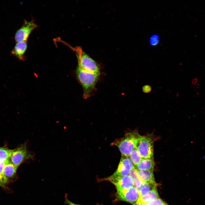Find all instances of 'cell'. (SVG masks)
<instances>
[{"label": "cell", "mask_w": 205, "mask_h": 205, "mask_svg": "<svg viewBox=\"0 0 205 205\" xmlns=\"http://www.w3.org/2000/svg\"><path fill=\"white\" fill-rule=\"evenodd\" d=\"M136 171L139 178L144 183H155L153 171L148 170H136Z\"/></svg>", "instance_id": "12"}, {"label": "cell", "mask_w": 205, "mask_h": 205, "mask_svg": "<svg viewBox=\"0 0 205 205\" xmlns=\"http://www.w3.org/2000/svg\"></svg>", "instance_id": "26"}, {"label": "cell", "mask_w": 205, "mask_h": 205, "mask_svg": "<svg viewBox=\"0 0 205 205\" xmlns=\"http://www.w3.org/2000/svg\"><path fill=\"white\" fill-rule=\"evenodd\" d=\"M159 198V195L157 192V188H155L147 194L140 197L137 204L146 203Z\"/></svg>", "instance_id": "15"}, {"label": "cell", "mask_w": 205, "mask_h": 205, "mask_svg": "<svg viewBox=\"0 0 205 205\" xmlns=\"http://www.w3.org/2000/svg\"><path fill=\"white\" fill-rule=\"evenodd\" d=\"M137 205H167L159 198L151 201L145 203H138Z\"/></svg>", "instance_id": "18"}, {"label": "cell", "mask_w": 205, "mask_h": 205, "mask_svg": "<svg viewBox=\"0 0 205 205\" xmlns=\"http://www.w3.org/2000/svg\"><path fill=\"white\" fill-rule=\"evenodd\" d=\"M32 158V155L28 151L24 144L13 149L9 160L12 164L18 167L26 160Z\"/></svg>", "instance_id": "5"}, {"label": "cell", "mask_w": 205, "mask_h": 205, "mask_svg": "<svg viewBox=\"0 0 205 205\" xmlns=\"http://www.w3.org/2000/svg\"><path fill=\"white\" fill-rule=\"evenodd\" d=\"M129 175L132 178L134 181L139 178L136 170L135 168L130 171Z\"/></svg>", "instance_id": "20"}, {"label": "cell", "mask_w": 205, "mask_h": 205, "mask_svg": "<svg viewBox=\"0 0 205 205\" xmlns=\"http://www.w3.org/2000/svg\"><path fill=\"white\" fill-rule=\"evenodd\" d=\"M76 74L83 89V97L87 99L91 95L95 89L100 74L84 70L77 66Z\"/></svg>", "instance_id": "2"}, {"label": "cell", "mask_w": 205, "mask_h": 205, "mask_svg": "<svg viewBox=\"0 0 205 205\" xmlns=\"http://www.w3.org/2000/svg\"><path fill=\"white\" fill-rule=\"evenodd\" d=\"M12 150L6 146L0 147V163L9 160Z\"/></svg>", "instance_id": "16"}, {"label": "cell", "mask_w": 205, "mask_h": 205, "mask_svg": "<svg viewBox=\"0 0 205 205\" xmlns=\"http://www.w3.org/2000/svg\"><path fill=\"white\" fill-rule=\"evenodd\" d=\"M27 41L17 42L12 50L11 53L19 59L23 60L24 59V55L27 49Z\"/></svg>", "instance_id": "10"}, {"label": "cell", "mask_w": 205, "mask_h": 205, "mask_svg": "<svg viewBox=\"0 0 205 205\" xmlns=\"http://www.w3.org/2000/svg\"><path fill=\"white\" fill-rule=\"evenodd\" d=\"M8 181L3 175L0 174V186L5 188Z\"/></svg>", "instance_id": "21"}, {"label": "cell", "mask_w": 205, "mask_h": 205, "mask_svg": "<svg viewBox=\"0 0 205 205\" xmlns=\"http://www.w3.org/2000/svg\"><path fill=\"white\" fill-rule=\"evenodd\" d=\"M37 26V25L33 20L25 21L22 26L17 31L15 34V41L17 42L27 41L31 33Z\"/></svg>", "instance_id": "7"}, {"label": "cell", "mask_w": 205, "mask_h": 205, "mask_svg": "<svg viewBox=\"0 0 205 205\" xmlns=\"http://www.w3.org/2000/svg\"><path fill=\"white\" fill-rule=\"evenodd\" d=\"M155 163L153 157L150 158H142L140 163L135 166L136 170H153Z\"/></svg>", "instance_id": "13"}, {"label": "cell", "mask_w": 205, "mask_h": 205, "mask_svg": "<svg viewBox=\"0 0 205 205\" xmlns=\"http://www.w3.org/2000/svg\"><path fill=\"white\" fill-rule=\"evenodd\" d=\"M155 138L153 135L148 134L142 136L137 146V149L142 158L153 157Z\"/></svg>", "instance_id": "4"}, {"label": "cell", "mask_w": 205, "mask_h": 205, "mask_svg": "<svg viewBox=\"0 0 205 205\" xmlns=\"http://www.w3.org/2000/svg\"><path fill=\"white\" fill-rule=\"evenodd\" d=\"M151 89L150 87L148 86L144 87L143 89V91L145 93L149 92L151 91Z\"/></svg>", "instance_id": "25"}, {"label": "cell", "mask_w": 205, "mask_h": 205, "mask_svg": "<svg viewBox=\"0 0 205 205\" xmlns=\"http://www.w3.org/2000/svg\"><path fill=\"white\" fill-rule=\"evenodd\" d=\"M129 156L134 166L139 164L142 159L138 150L137 147L132 151Z\"/></svg>", "instance_id": "17"}, {"label": "cell", "mask_w": 205, "mask_h": 205, "mask_svg": "<svg viewBox=\"0 0 205 205\" xmlns=\"http://www.w3.org/2000/svg\"><path fill=\"white\" fill-rule=\"evenodd\" d=\"M134 168V164L129 158L122 156L116 171L111 176L116 177L128 175L130 171Z\"/></svg>", "instance_id": "9"}, {"label": "cell", "mask_w": 205, "mask_h": 205, "mask_svg": "<svg viewBox=\"0 0 205 205\" xmlns=\"http://www.w3.org/2000/svg\"><path fill=\"white\" fill-rule=\"evenodd\" d=\"M18 168L12 164L10 160L6 163L3 170V175L8 181L16 177Z\"/></svg>", "instance_id": "11"}, {"label": "cell", "mask_w": 205, "mask_h": 205, "mask_svg": "<svg viewBox=\"0 0 205 205\" xmlns=\"http://www.w3.org/2000/svg\"><path fill=\"white\" fill-rule=\"evenodd\" d=\"M113 184L116 189L127 190L134 186V181L129 175L123 176L113 177L111 175L104 179Z\"/></svg>", "instance_id": "8"}, {"label": "cell", "mask_w": 205, "mask_h": 205, "mask_svg": "<svg viewBox=\"0 0 205 205\" xmlns=\"http://www.w3.org/2000/svg\"><path fill=\"white\" fill-rule=\"evenodd\" d=\"M9 160L0 163V174L3 175V173L4 167L6 163Z\"/></svg>", "instance_id": "23"}, {"label": "cell", "mask_w": 205, "mask_h": 205, "mask_svg": "<svg viewBox=\"0 0 205 205\" xmlns=\"http://www.w3.org/2000/svg\"><path fill=\"white\" fill-rule=\"evenodd\" d=\"M156 187L155 183H144L140 187L136 188L140 197L144 196Z\"/></svg>", "instance_id": "14"}, {"label": "cell", "mask_w": 205, "mask_h": 205, "mask_svg": "<svg viewBox=\"0 0 205 205\" xmlns=\"http://www.w3.org/2000/svg\"><path fill=\"white\" fill-rule=\"evenodd\" d=\"M159 42V37L157 34H154L151 35L149 39V43L152 46L157 45Z\"/></svg>", "instance_id": "19"}, {"label": "cell", "mask_w": 205, "mask_h": 205, "mask_svg": "<svg viewBox=\"0 0 205 205\" xmlns=\"http://www.w3.org/2000/svg\"><path fill=\"white\" fill-rule=\"evenodd\" d=\"M78 61L77 66L82 69L92 73L100 74V69L98 63L89 56L80 47L75 48Z\"/></svg>", "instance_id": "3"}, {"label": "cell", "mask_w": 205, "mask_h": 205, "mask_svg": "<svg viewBox=\"0 0 205 205\" xmlns=\"http://www.w3.org/2000/svg\"><path fill=\"white\" fill-rule=\"evenodd\" d=\"M116 190L117 200L124 201L133 205H137L140 196L137 189L134 186L127 190Z\"/></svg>", "instance_id": "6"}, {"label": "cell", "mask_w": 205, "mask_h": 205, "mask_svg": "<svg viewBox=\"0 0 205 205\" xmlns=\"http://www.w3.org/2000/svg\"><path fill=\"white\" fill-rule=\"evenodd\" d=\"M65 203L68 205H81L80 204H75L72 202L70 201L67 198H65Z\"/></svg>", "instance_id": "24"}, {"label": "cell", "mask_w": 205, "mask_h": 205, "mask_svg": "<svg viewBox=\"0 0 205 205\" xmlns=\"http://www.w3.org/2000/svg\"><path fill=\"white\" fill-rule=\"evenodd\" d=\"M134 186L136 188L140 187L144 183L139 178L134 180Z\"/></svg>", "instance_id": "22"}, {"label": "cell", "mask_w": 205, "mask_h": 205, "mask_svg": "<svg viewBox=\"0 0 205 205\" xmlns=\"http://www.w3.org/2000/svg\"><path fill=\"white\" fill-rule=\"evenodd\" d=\"M142 136L136 130L128 132L122 138L114 141L112 145L117 147L122 156L128 157L132 151L137 147Z\"/></svg>", "instance_id": "1"}]
</instances>
